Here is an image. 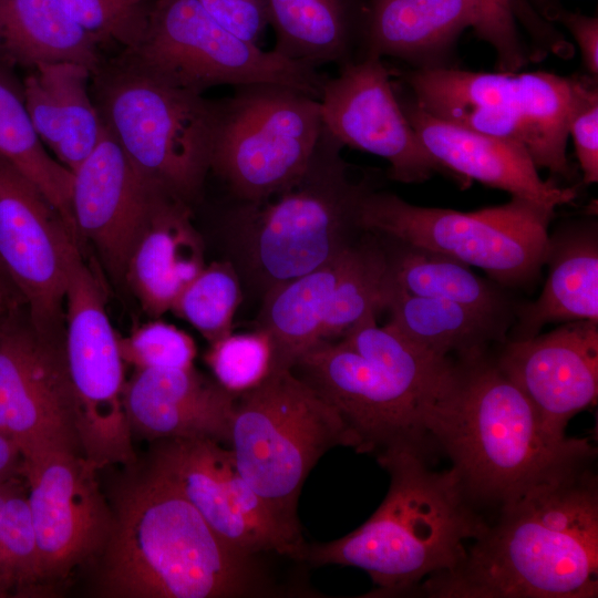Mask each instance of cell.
Here are the masks:
<instances>
[{
  "mask_svg": "<svg viewBox=\"0 0 598 598\" xmlns=\"http://www.w3.org/2000/svg\"><path fill=\"white\" fill-rule=\"evenodd\" d=\"M594 461L498 508L453 569L414 591L440 598H596L598 481Z\"/></svg>",
  "mask_w": 598,
  "mask_h": 598,
  "instance_id": "6da1fadb",
  "label": "cell"
},
{
  "mask_svg": "<svg viewBox=\"0 0 598 598\" xmlns=\"http://www.w3.org/2000/svg\"><path fill=\"white\" fill-rule=\"evenodd\" d=\"M99 558L95 594L107 598H248L271 595L260 556L229 546L147 467L118 485Z\"/></svg>",
  "mask_w": 598,
  "mask_h": 598,
  "instance_id": "7a4b0ae2",
  "label": "cell"
},
{
  "mask_svg": "<svg viewBox=\"0 0 598 598\" xmlns=\"http://www.w3.org/2000/svg\"><path fill=\"white\" fill-rule=\"evenodd\" d=\"M468 498L502 505L532 486L595 461L587 439L554 433L524 392L486 353L456 360L446 394L427 423Z\"/></svg>",
  "mask_w": 598,
  "mask_h": 598,
  "instance_id": "3957f363",
  "label": "cell"
},
{
  "mask_svg": "<svg viewBox=\"0 0 598 598\" xmlns=\"http://www.w3.org/2000/svg\"><path fill=\"white\" fill-rule=\"evenodd\" d=\"M292 371L340 414L360 453L431 448L427 423L451 388L456 360L415 347L369 315L340 339L303 353Z\"/></svg>",
  "mask_w": 598,
  "mask_h": 598,
  "instance_id": "277c9868",
  "label": "cell"
},
{
  "mask_svg": "<svg viewBox=\"0 0 598 598\" xmlns=\"http://www.w3.org/2000/svg\"><path fill=\"white\" fill-rule=\"evenodd\" d=\"M377 460L390 475L378 509L339 539L306 544L301 560L360 568L377 594L414 592L420 581L456 567L487 522L452 467L431 470L425 455L412 451Z\"/></svg>",
  "mask_w": 598,
  "mask_h": 598,
  "instance_id": "5b68a950",
  "label": "cell"
},
{
  "mask_svg": "<svg viewBox=\"0 0 598 598\" xmlns=\"http://www.w3.org/2000/svg\"><path fill=\"white\" fill-rule=\"evenodd\" d=\"M342 148L323 127L307 171L293 186L262 202H236L231 208L227 229L234 266L262 296L329 264L355 240L359 206L371 188L350 179Z\"/></svg>",
  "mask_w": 598,
  "mask_h": 598,
  "instance_id": "8992f818",
  "label": "cell"
},
{
  "mask_svg": "<svg viewBox=\"0 0 598 598\" xmlns=\"http://www.w3.org/2000/svg\"><path fill=\"white\" fill-rule=\"evenodd\" d=\"M105 130L151 183L190 204L210 172L219 101L118 61L92 74Z\"/></svg>",
  "mask_w": 598,
  "mask_h": 598,
  "instance_id": "52a82bcc",
  "label": "cell"
},
{
  "mask_svg": "<svg viewBox=\"0 0 598 598\" xmlns=\"http://www.w3.org/2000/svg\"><path fill=\"white\" fill-rule=\"evenodd\" d=\"M355 447L338 411L292 370H271L237 395L229 450L245 481L269 509L300 528L298 499L329 450Z\"/></svg>",
  "mask_w": 598,
  "mask_h": 598,
  "instance_id": "ba28073f",
  "label": "cell"
},
{
  "mask_svg": "<svg viewBox=\"0 0 598 598\" xmlns=\"http://www.w3.org/2000/svg\"><path fill=\"white\" fill-rule=\"evenodd\" d=\"M554 214L514 196L505 204L464 213L417 206L370 189L360 203L358 226L481 268L499 286L529 288L544 267Z\"/></svg>",
  "mask_w": 598,
  "mask_h": 598,
  "instance_id": "9c48e42d",
  "label": "cell"
},
{
  "mask_svg": "<svg viewBox=\"0 0 598 598\" xmlns=\"http://www.w3.org/2000/svg\"><path fill=\"white\" fill-rule=\"evenodd\" d=\"M121 59L164 83L199 94L219 85L265 83L290 86L318 100L326 80L317 69L234 34L198 0L150 3L142 37Z\"/></svg>",
  "mask_w": 598,
  "mask_h": 598,
  "instance_id": "30bf717a",
  "label": "cell"
},
{
  "mask_svg": "<svg viewBox=\"0 0 598 598\" xmlns=\"http://www.w3.org/2000/svg\"><path fill=\"white\" fill-rule=\"evenodd\" d=\"M219 103L210 171L236 202L269 199L303 176L323 132L316 97L264 83L237 86Z\"/></svg>",
  "mask_w": 598,
  "mask_h": 598,
  "instance_id": "8fae6325",
  "label": "cell"
},
{
  "mask_svg": "<svg viewBox=\"0 0 598 598\" xmlns=\"http://www.w3.org/2000/svg\"><path fill=\"white\" fill-rule=\"evenodd\" d=\"M64 308V355L80 452L96 471L134 465L133 434L123 403L126 381L120 337L106 312L102 282L82 250L69 268Z\"/></svg>",
  "mask_w": 598,
  "mask_h": 598,
  "instance_id": "7c38bea8",
  "label": "cell"
},
{
  "mask_svg": "<svg viewBox=\"0 0 598 598\" xmlns=\"http://www.w3.org/2000/svg\"><path fill=\"white\" fill-rule=\"evenodd\" d=\"M413 101L448 120L467 110H484L520 124L537 141L547 168L573 176L567 158L569 122L597 89L586 80L548 72H472L446 66L416 69L406 74Z\"/></svg>",
  "mask_w": 598,
  "mask_h": 598,
  "instance_id": "4fadbf2b",
  "label": "cell"
},
{
  "mask_svg": "<svg viewBox=\"0 0 598 598\" xmlns=\"http://www.w3.org/2000/svg\"><path fill=\"white\" fill-rule=\"evenodd\" d=\"M151 472L176 489L234 549L301 560V530L277 517L245 481L226 445L209 439L156 441Z\"/></svg>",
  "mask_w": 598,
  "mask_h": 598,
  "instance_id": "5bb4252c",
  "label": "cell"
},
{
  "mask_svg": "<svg viewBox=\"0 0 598 598\" xmlns=\"http://www.w3.org/2000/svg\"><path fill=\"white\" fill-rule=\"evenodd\" d=\"M96 470L70 447H48L23 456L41 586L64 580L99 559L112 526V508Z\"/></svg>",
  "mask_w": 598,
  "mask_h": 598,
  "instance_id": "9a60e30c",
  "label": "cell"
},
{
  "mask_svg": "<svg viewBox=\"0 0 598 598\" xmlns=\"http://www.w3.org/2000/svg\"><path fill=\"white\" fill-rule=\"evenodd\" d=\"M80 249L43 193L0 155V260L40 333L64 337L68 274Z\"/></svg>",
  "mask_w": 598,
  "mask_h": 598,
  "instance_id": "2e32d148",
  "label": "cell"
},
{
  "mask_svg": "<svg viewBox=\"0 0 598 598\" xmlns=\"http://www.w3.org/2000/svg\"><path fill=\"white\" fill-rule=\"evenodd\" d=\"M63 342L20 322L17 312L0 326V433L23 456L55 446L80 452Z\"/></svg>",
  "mask_w": 598,
  "mask_h": 598,
  "instance_id": "e0dca14e",
  "label": "cell"
},
{
  "mask_svg": "<svg viewBox=\"0 0 598 598\" xmlns=\"http://www.w3.org/2000/svg\"><path fill=\"white\" fill-rule=\"evenodd\" d=\"M340 66L318 97L324 130L342 147L384 158L396 182L423 183L445 172L414 132L382 59L363 56Z\"/></svg>",
  "mask_w": 598,
  "mask_h": 598,
  "instance_id": "ac0fdd59",
  "label": "cell"
},
{
  "mask_svg": "<svg viewBox=\"0 0 598 598\" xmlns=\"http://www.w3.org/2000/svg\"><path fill=\"white\" fill-rule=\"evenodd\" d=\"M495 361L543 422L567 435L568 422L597 401L598 322H565L544 334L506 340Z\"/></svg>",
  "mask_w": 598,
  "mask_h": 598,
  "instance_id": "d6986e66",
  "label": "cell"
},
{
  "mask_svg": "<svg viewBox=\"0 0 598 598\" xmlns=\"http://www.w3.org/2000/svg\"><path fill=\"white\" fill-rule=\"evenodd\" d=\"M159 186L147 181L105 130L73 172L71 208L78 239L91 243L109 272L124 280L126 265Z\"/></svg>",
  "mask_w": 598,
  "mask_h": 598,
  "instance_id": "ffe728a7",
  "label": "cell"
},
{
  "mask_svg": "<svg viewBox=\"0 0 598 598\" xmlns=\"http://www.w3.org/2000/svg\"><path fill=\"white\" fill-rule=\"evenodd\" d=\"M401 104L422 145L445 172L551 210L577 197L575 188L543 179L519 144L434 116L413 99Z\"/></svg>",
  "mask_w": 598,
  "mask_h": 598,
  "instance_id": "44dd1931",
  "label": "cell"
},
{
  "mask_svg": "<svg viewBox=\"0 0 598 598\" xmlns=\"http://www.w3.org/2000/svg\"><path fill=\"white\" fill-rule=\"evenodd\" d=\"M236 399L194 367L136 370L123 393L132 434L153 442L209 439L226 446Z\"/></svg>",
  "mask_w": 598,
  "mask_h": 598,
  "instance_id": "7402d4cb",
  "label": "cell"
},
{
  "mask_svg": "<svg viewBox=\"0 0 598 598\" xmlns=\"http://www.w3.org/2000/svg\"><path fill=\"white\" fill-rule=\"evenodd\" d=\"M205 267L202 237L190 206L158 187L131 251L124 280L151 317L171 310Z\"/></svg>",
  "mask_w": 598,
  "mask_h": 598,
  "instance_id": "603a6c76",
  "label": "cell"
},
{
  "mask_svg": "<svg viewBox=\"0 0 598 598\" xmlns=\"http://www.w3.org/2000/svg\"><path fill=\"white\" fill-rule=\"evenodd\" d=\"M92 71L74 62L41 64L23 80L25 106L45 148L72 173L94 151L105 127L90 92Z\"/></svg>",
  "mask_w": 598,
  "mask_h": 598,
  "instance_id": "cb8c5ba5",
  "label": "cell"
},
{
  "mask_svg": "<svg viewBox=\"0 0 598 598\" xmlns=\"http://www.w3.org/2000/svg\"><path fill=\"white\" fill-rule=\"evenodd\" d=\"M539 297L518 308L509 340L532 338L546 323L598 322V228L596 220L564 224L548 235Z\"/></svg>",
  "mask_w": 598,
  "mask_h": 598,
  "instance_id": "d4e9b609",
  "label": "cell"
},
{
  "mask_svg": "<svg viewBox=\"0 0 598 598\" xmlns=\"http://www.w3.org/2000/svg\"><path fill=\"white\" fill-rule=\"evenodd\" d=\"M475 21L476 0H370L361 21L363 56H392L417 69L442 66Z\"/></svg>",
  "mask_w": 598,
  "mask_h": 598,
  "instance_id": "484cf974",
  "label": "cell"
},
{
  "mask_svg": "<svg viewBox=\"0 0 598 598\" xmlns=\"http://www.w3.org/2000/svg\"><path fill=\"white\" fill-rule=\"evenodd\" d=\"M384 310L390 316L386 326L405 340L453 360L470 359L486 353L492 343H504L511 323L457 302L403 292L392 281Z\"/></svg>",
  "mask_w": 598,
  "mask_h": 598,
  "instance_id": "4316f807",
  "label": "cell"
},
{
  "mask_svg": "<svg viewBox=\"0 0 598 598\" xmlns=\"http://www.w3.org/2000/svg\"><path fill=\"white\" fill-rule=\"evenodd\" d=\"M351 246L329 264L277 285L264 295L258 328L271 340V370H292L303 353L320 343L322 326L334 288L348 265Z\"/></svg>",
  "mask_w": 598,
  "mask_h": 598,
  "instance_id": "83f0119b",
  "label": "cell"
},
{
  "mask_svg": "<svg viewBox=\"0 0 598 598\" xmlns=\"http://www.w3.org/2000/svg\"><path fill=\"white\" fill-rule=\"evenodd\" d=\"M100 48L58 0H0V50L14 65L74 62L93 74Z\"/></svg>",
  "mask_w": 598,
  "mask_h": 598,
  "instance_id": "f1b7e54d",
  "label": "cell"
},
{
  "mask_svg": "<svg viewBox=\"0 0 598 598\" xmlns=\"http://www.w3.org/2000/svg\"><path fill=\"white\" fill-rule=\"evenodd\" d=\"M275 50L312 69L351 61L361 32L353 0H267Z\"/></svg>",
  "mask_w": 598,
  "mask_h": 598,
  "instance_id": "f546056e",
  "label": "cell"
},
{
  "mask_svg": "<svg viewBox=\"0 0 598 598\" xmlns=\"http://www.w3.org/2000/svg\"><path fill=\"white\" fill-rule=\"evenodd\" d=\"M14 66L0 50V155L43 193L78 239L71 208L73 173L50 155L38 137Z\"/></svg>",
  "mask_w": 598,
  "mask_h": 598,
  "instance_id": "4dcf8cb0",
  "label": "cell"
},
{
  "mask_svg": "<svg viewBox=\"0 0 598 598\" xmlns=\"http://www.w3.org/2000/svg\"><path fill=\"white\" fill-rule=\"evenodd\" d=\"M389 240L394 246L390 249L384 244L390 277L401 291L457 302L509 319L504 292L494 282L475 275L470 266L436 251Z\"/></svg>",
  "mask_w": 598,
  "mask_h": 598,
  "instance_id": "1f68e13d",
  "label": "cell"
},
{
  "mask_svg": "<svg viewBox=\"0 0 598 598\" xmlns=\"http://www.w3.org/2000/svg\"><path fill=\"white\" fill-rule=\"evenodd\" d=\"M351 246L322 326L320 342L336 341L369 315L383 311L391 289L385 246L380 236L363 231Z\"/></svg>",
  "mask_w": 598,
  "mask_h": 598,
  "instance_id": "d6a6232c",
  "label": "cell"
},
{
  "mask_svg": "<svg viewBox=\"0 0 598 598\" xmlns=\"http://www.w3.org/2000/svg\"><path fill=\"white\" fill-rule=\"evenodd\" d=\"M41 587L35 533L17 478L0 484V596Z\"/></svg>",
  "mask_w": 598,
  "mask_h": 598,
  "instance_id": "836d02e7",
  "label": "cell"
},
{
  "mask_svg": "<svg viewBox=\"0 0 598 598\" xmlns=\"http://www.w3.org/2000/svg\"><path fill=\"white\" fill-rule=\"evenodd\" d=\"M240 276L231 261H214L183 289L171 310L209 343L231 332L241 301Z\"/></svg>",
  "mask_w": 598,
  "mask_h": 598,
  "instance_id": "e575fe53",
  "label": "cell"
},
{
  "mask_svg": "<svg viewBox=\"0 0 598 598\" xmlns=\"http://www.w3.org/2000/svg\"><path fill=\"white\" fill-rule=\"evenodd\" d=\"M217 383L240 394L257 386L270 372L272 344L261 328L231 333L210 342L205 354Z\"/></svg>",
  "mask_w": 598,
  "mask_h": 598,
  "instance_id": "d590c367",
  "label": "cell"
},
{
  "mask_svg": "<svg viewBox=\"0 0 598 598\" xmlns=\"http://www.w3.org/2000/svg\"><path fill=\"white\" fill-rule=\"evenodd\" d=\"M125 363L142 369H188L194 367L196 344L184 330L163 320H152L120 338Z\"/></svg>",
  "mask_w": 598,
  "mask_h": 598,
  "instance_id": "8d00e7d4",
  "label": "cell"
},
{
  "mask_svg": "<svg viewBox=\"0 0 598 598\" xmlns=\"http://www.w3.org/2000/svg\"><path fill=\"white\" fill-rule=\"evenodd\" d=\"M66 13L100 45L133 47L146 25L148 3L134 6L127 0H58Z\"/></svg>",
  "mask_w": 598,
  "mask_h": 598,
  "instance_id": "74e56055",
  "label": "cell"
},
{
  "mask_svg": "<svg viewBox=\"0 0 598 598\" xmlns=\"http://www.w3.org/2000/svg\"><path fill=\"white\" fill-rule=\"evenodd\" d=\"M477 37L495 51L499 71L516 72L527 62L515 19L513 0H476Z\"/></svg>",
  "mask_w": 598,
  "mask_h": 598,
  "instance_id": "f35d334b",
  "label": "cell"
},
{
  "mask_svg": "<svg viewBox=\"0 0 598 598\" xmlns=\"http://www.w3.org/2000/svg\"><path fill=\"white\" fill-rule=\"evenodd\" d=\"M223 27L259 45L269 27L267 0H198Z\"/></svg>",
  "mask_w": 598,
  "mask_h": 598,
  "instance_id": "ab89813d",
  "label": "cell"
},
{
  "mask_svg": "<svg viewBox=\"0 0 598 598\" xmlns=\"http://www.w3.org/2000/svg\"><path fill=\"white\" fill-rule=\"evenodd\" d=\"M568 134L573 138L585 184L598 182V93L573 115Z\"/></svg>",
  "mask_w": 598,
  "mask_h": 598,
  "instance_id": "60d3db41",
  "label": "cell"
},
{
  "mask_svg": "<svg viewBox=\"0 0 598 598\" xmlns=\"http://www.w3.org/2000/svg\"><path fill=\"white\" fill-rule=\"evenodd\" d=\"M560 21L576 40L584 65L595 78L598 74V19L575 12H561Z\"/></svg>",
  "mask_w": 598,
  "mask_h": 598,
  "instance_id": "b9f144b4",
  "label": "cell"
},
{
  "mask_svg": "<svg viewBox=\"0 0 598 598\" xmlns=\"http://www.w3.org/2000/svg\"><path fill=\"white\" fill-rule=\"evenodd\" d=\"M22 465L23 455L18 443L0 433V484L22 475Z\"/></svg>",
  "mask_w": 598,
  "mask_h": 598,
  "instance_id": "7bdbcfd3",
  "label": "cell"
},
{
  "mask_svg": "<svg viewBox=\"0 0 598 598\" xmlns=\"http://www.w3.org/2000/svg\"><path fill=\"white\" fill-rule=\"evenodd\" d=\"M0 298L13 311H18L23 301L0 260Z\"/></svg>",
  "mask_w": 598,
  "mask_h": 598,
  "instance_id": "ee69618b",
  "label": "cell"
},
{
  "mask_svg": "<svg viewBox=\"0 0 598 598\" xmlns=\"http://www.w3.org/2000/svg\"><path fill=\"white\" fill-rule=\"evenodd\" d=\"M13 312H17V311L11 310L6 305V302L0 298V320L4 319L6 317H8L9 315H11Z\"/></svg>",
  "mask_w": 598,
  "mask_h": 598,
  "instance_id": "f6af8a7d",
  "label": "cell"
},
{
  "mask_svg": "<svg viewBox=\"0 0 598 598\" xmlns=\"http://www.w3.org/2000/svg\"><path fill=\"white\" fill-rule=\"evenodd\" d=\"M127 1L134 6H142L146 3V0H127Z\"/></svg>",
  "mask_w": 598,
  "mask_h": 598,
  "instance_id": "bcb514c9",
  "label": "cell"
},
{
  "mask_svg": "<svg viewBox=\"0 0 598 598\" xmlns=\"http://www.w3.org/2000/svg\"><path fill=\"white\" fill-rule=\"evenodd\" d=\"M6 318H7V317H6ZM6 318H4V319H6ZM4 319L0 320V326H1V323H2V321H3Z\"/></svg>",
  "mask_w": 598,
  "mask_h": 598,
  "instance_id": "7dc6e473",
  "label": "cell"
}]
</instances>
